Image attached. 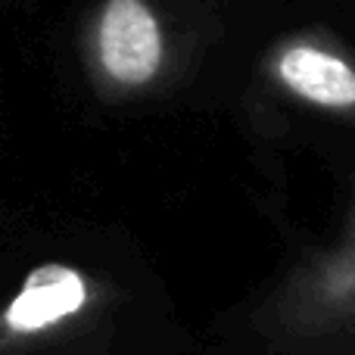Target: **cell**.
<instances>
[{"instance_id": "obj_1", "label": "cell", "mask_w": 355, "mask_h": 355, "mask_svg": "<svg viewBox=\"0 0 355 355\" xmlns=\"http://www.w3.org/2000/svg\"><path fill=\"white\" fill-rule=\"evenodd\" d=\"M271 321L290 337H355V212L334 246L312 256L271 306Z\"/></svg>"}, {"instance_id": "obj_2", "label": "cell", "mask_w": 355, "mask_h": 355, "mask_svg": "<svg viewBox=\"0 0 355 355\" xmlns=\"http://www.w3.org/2000/svg\"><path fill=\"white\" fill-rule=\"evenodd\" d=\"M91 72L106 97H135L166 72L168 41L150 0H103L91 25Z\"/></svg>"}, {"instance_id": "obj_3", "label": "cell", "mask_w": 355, "mask_h": 355, "mask_svg": "<svg viewBox=\"0 0 355 355\" xmlns=\"http://www.w3.org/2000/svg\"><path fill=\"white\" fill-rule=\"evenodd\" d=\"M265 75L296 103L355 122V60L337 41L312 31L284 37L265 56Z\"/></svg>"}, {"instance_id": "obj_4", "label": "cell", "mask_w": 355, "mask_h": 355, "mask_svg": "<svg viewBox=\"0 0 355 355\" xmlns=\"http://www.w3.org/2000/svg\"><path fill=\"white\" fill-rule=\"evenodd\" d=\"M87 296L91 290L78 271L60 262H47L25 277L19 296L3 312V327L16 334H31L60 324L87 306Z\"/></svg>"}]
</instances>
